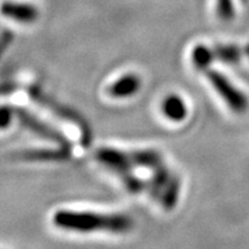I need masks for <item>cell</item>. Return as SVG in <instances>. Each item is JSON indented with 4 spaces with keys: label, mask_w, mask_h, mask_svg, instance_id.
Returning <instances> with one entry per match:
<instances>
[{
    "label": "cell",
    "mask_w": 249,
    "mask_h": 249,
    "mask_svg": "<svg viewBox=\"0 0 249 249\" xmlns=\"http://www.w3.org/2000/svg\"><path fill=\"white\" fill-rule=\"evenodd\" d=\"M52 222L59 229L79 233L128 232L133 227V219L124 213H98L92 211L58 210Z\"/></svg>",
    "instance_id": "1"
},
{
    "label": "cell",
    "mask_w": 249,
    "mask_h": 249,
    "mask_svg": "<svg viewBox=\"0 0 249 249\" xmlns=\"http://www.w3.org/2000/svg\"><path fill=\"white\" fill-rule=\"evenodd\" d=\"M141 86V77L134 73H127L114 81L107 88V92L114 98H128L136 95Z\"/></svg>",
    "instance_id": "8"
},
{
    "label": "cell",
    "mask_w": 249,
    "mask_h": 249,
    "mask_svg": "<svg viewBox=\"0 0 249 249\" xmlns=\"http://www.w3.org/2000/svg\"><path fill=\"white\" fill-rule=\"evenodd\" d=\"M213 49L214 60H220L227 64H236L242 57V51L236 45H217Z\"/></svg>",
    "instance_id": "13"
},
{
    "label": "cell",
    "mask_w": 249,
    "mask_h": 249,
    "mask_svg": "<svg viewBox=\"0 0 249 249\" xmlns=\"http://www.w3.org/2000/svg\"><path fill=\"white\" fill-rule=\"evenodd\" d=\"M180 188H181V182H180L179 177L172 174V177H171L169 182H167L163 194H161L160 198L161 207L165 210H173L177 207L180 196Z\"/></svg>",
    "instance_id": "11"
},
{
    "label": "cell",
    "mask_w": 249,
    "mask_h": 249,
    "mask_svg": "<svg viewBox=\"0 0 249 249\" xmlns=\"http://www.w3.org/2000/svg\"><path fill=\"white\" fill-rule=\"evenodd\" d=\"M152 171H154V173H152L151 179L148 181L149 194L154 200H160L172 174L170 173V171L164 164L160 165Z\"/></svg>",
    "instance_id": "10"
},
{
    "label": "cell",
    "mask_w": 249,
    "mask_h": 249,
    "mask_svg": "<svg viewBox=\"0 0 249 249\" xmlns=\"http://www.w3.org/2000/svg\"><path fill=\"white\" fill-rule=\"evenodd\" d=\"M4 85L7 86L8 89H7V88H2V95H7V93L14 92L15 88H17L14 83H8V82H7V83H4Z\"/></svg>",
    "instance_id": "18"
},
{
    "label": "cell",
    "mask_w": 249,
    "mask_h": 249,
    "mask_svg": "<svg viewBox=\"0 0 249 249\" xmlns=\"http://www.w3.org/2000/svg\"><path fill=\"white\" fill-rule=\"evenodd\" d=\"M161 112L164 117L173 123H181L188 116L186 102L179 95H169L161 103Z\"/></svg>",
    "instance_id": "9"
},
{
    "label": "cell",
    "mask_w": 249,
    "mask_h": 249,
    "mask_svg": "<svg viewBox=\"0 0 249 249\" xmlns=\"http://www.w3.org/2000/svg\"><path fill=\"white\" fill-rule=\"evenodd\" d=\"M27 93L34 102L39 104L42 107L48 108L54 116L60 118L64 121H67V123L75 124L81 133V143L85 147H88L90 141H91V130H90L88 123L79 113L50 97L38 86H30L28 88Z\"/></svg>",
    "instance_id": "3"
},
{
    "label": "cell",
    "mask_w": 249,
    "mask_h": 249,
    "mask_svg": "<svg viewBox=\"0 0 249 249\" xmlns=\"http://www.w3.org/2000/svg\"><path fill=\"white\" fill-rule=\"evenodd\" d=\"M96 160L118 176L133 172L139 167L155 170L163 164L160 154L156 150L124 151L114 148H101L96 151Z\"/></svg>",
    "instance_id": "2"
},
{
    "label": "cell",
    "mask_w": 249,
    "mask_h": 249,
    "mask_svg": "<svg viewBox=\"0 0 249 249\" xmlns=\"http://www.w3.org/2000/svg\"><path fill=\"white\" fill-rule=\"evenodd\" d=\"M191 58L192 62L194 64V66L196 68L202 71L208 70L210 65L214 61L213 49L203 44L196 45L195 48L192 50Z\"/></svg>",
    "instance_id": "12"
},
{
    "label": "cell",
    "mask_w": 249,
    "mask_h": 249,
    "mask_svg": "<svg viewBox=\"0 0 249 249\" xmlns=\"http://www.w3.org/2000/svg\"><path fill=\"white\" fill-rule=\"evenodd\" d=\"M1 12L4 17L24 24L35 22L39 15L38 8L31 4H26V2H4Z\"/></svg>",
    "instance_id": "7"
},
{
    "label": "cell",
    "mask_w": 249,
    "mask_h": 249,
    "mask_svg": "<svg viewBox=\"0 0 249 249\" xmlns=\"http://www.w3.org/2000/svg\"><path fill=\"white\" fill-rule=\"evenodd\" d=\"M204 73L213 88L233 112L244 113L247 110L249 105L247 96L240 89L236 88L223 73L213 68H208L204 71Z\"/></svg>",
    "instance_id": "4"
},
{
    "label": "cell",
    "mask_w": 249,
    "mask_h": 249,
    "mask_svg": "<svg viewBox=\"0 0 249 249\" xmlns=\"http://www.w3.org/2000/svg\"><path fill=\"white\" fill-rule=\"evenodd\" d=\"M217 14L224 21H231L235 15L233 0H217Z\"/></svg>",
    "instance_id": "15"
},
{
    "label": "cell",
    "mask_w": 249,
    "mask_h": 249,
    "mask_svg": "<svg viewBox=\"0 0 249 249\" xmlns=\"http://www.w3.org/2000/svg\"><path fill=\"white\" fill-rule=\"evenodd\" d=\"M14 113L15 117L18 118L21 124L26 127L28 130L34 133L35 135L39 136L43 140L54 143V144L59 145V147L64 148H71V143L70 140L67 139L66 135H64L60 130L54 128L53 126L43 121L40 118L36 117L35 114L31 113L29 110L22 107H14Z\"/></svg>",
    "instance_id": "5"
},
{
    "label": "cell",
    "mask_w": 249,
    "mask_h": 249,
    "mask_svg": "<svg viewBox=\"0 0 249 249\" xmlns=\"http://www.w3.org/2000/svg\"><path fill=\"white\" fill-rule=\"evenodd\" d=\"M119 178L123 181L124 186L126 187V189L133 194H138V193H141L143 189H145L148 187V182L143 181L141 178L136 177L133 172L124 173L119 176Z\"/></svg>",
    "instance_id": "14"
},
{
    "label": "cell",
    "mask_w": 249,
    "mask_h": 249,
    "mask_svg": "<svg viewBox=\"0 0 249 249\" xmlns=\"http://www.w3.org/2000/svg\"><path fill=\"white\" fill-rule=\"evenodd\" d=\"M244 1H247V0H244Z\"/></svg>",
    "instance_id": "19"
},
{
    "label": "cell",
    "mask_w": 249,
    "mask_h": 249,
    "mask_svg": "<svg viewBox=\"0 0 249 249\" xmlns=\"http://www.w3.org/2000/svg\"><path fill=\"white\" fill-rule=\"evenodd\" d=\"M71 157V149L45 148V149H26L11 154V158L23 161H64Z\"/></svg>",
    "instance_id": "6"
},
{
    "label": "cell",
    "mask_w": 249,
    "mask_h": 249,
    "mask_svg": "<svg viewBox=\"0 0 249 249\" xmlns=\"http://www.w3.org/2000/svg\"><path fill=\"white\" fill-rule=\"evenodd\" d=\"M13 117H15L14 108L7 107V105H4L1 107V111H0V127H1L2 130L7 128L9 124H12Z\"/></svg>",
    "instance_id": "16"
},
{
    "label": "cell",
    "mask_w": 249,
    "mask_h": 249,
    "mask_svg": "<svg viewBox=\"0 0 249 249\" xmlns=\"http://www.w3.org/2000/svg\"><path fill=\"white\" fill-rule=\"evenodd\" d=\"M14 39V35L12 31L9 30H4L1 34V42H0V46H1V51L4 52L6 49L8 48L9 44L13 42Z\"/></svg>",
    "instance_id": "17"
}]
</instances>
